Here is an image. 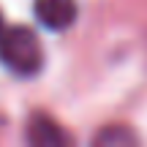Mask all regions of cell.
Here are the masks:
<instances>
[{"label": "cell", "instance_id": "cell-1", "mask_svg": "<svg viewBox=\"0 0 147 147\" xmlns=\"http://www.w3.org/2000/svg\"><path fill=\"white\" fill-rule=\"evenodd\" d=\"M0 63L16 76H36L44 65V47L25 25L0 30Z\"/></svg>", "mask_w": 147, "mask_h": 147}, {"label": "cell", "instance_id": "cell-2", "mask_svg": "<svg viewBox=\"0 0 147 147\" xmlns=\"http://www.w3.org/2000/svg\"><path fill=\"white\" fill-rule=\"evenodd\" d=\"M33 11H36L38 22L49 30H68L79 14L74 0H36Z\"/></svg>", "mask_w": 147, "mask_h": 147}, {"label": "cell", "instance_id": "cell-3", "mask_svg": "<svg viewBox=\"0 0 147 147\" xmlns=\"http://www.w3.org/2000/svg\"><path fill=\"white\" fill-rule=\"evenodd\" d=\"M27 142L41 144V147H57V144H71V134L63 131V125L47 115H33L27 123Z\"/></svg>", "mask_w": 147, "mask_h": 147}, {"label": "cell", "instance_id": "cell-4", "mask_svg": "<svg viewBox=\"0 0 147 147\" xmlns=\"http://www.w3.org/2000/svg\"><path fill=\"white\" fill-rule=\"evenodd\" d=\"M93 142H95V144H109V142H117V144H120V142H123V144H134V142H136V136H134L128 128H123V125H109L106 131H101Z\"/></svg>", "mask_w": 147, "mask_h": 147}, {"label": "cell", "instance_id": "cell-5", "mask_svg": "<svg viewBox=\"0 0 147 147\" xmlns=\"http://www.w3.org/2000/svg\"><path fill=\"white\" fill-rule=\"evenodd\" d=\"M0 30H3V19H0Z\"/></svg>", "mask_w": 147, "mask_h": 147}]
</instances>
